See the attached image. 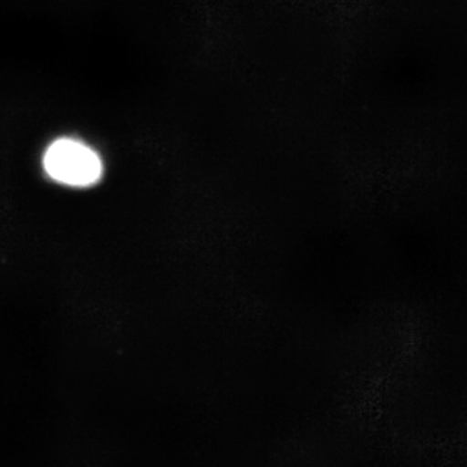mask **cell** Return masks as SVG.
I'll return each mask as SVG.
<instances>
[{
  "instance_id": "obj_1",
  "label": "cell",
  "mask_w": 467,
  "mask_h": 467,
  "mask_svg": "<svg viewBox=\"0 0 467 467\" xmlns=\"http://www.w3.org/2000/svg\"><path fill=\"white\" fill-rule=\"evenodd\" d=\"M43 164L52 180L70 187H90L99 182L104 173L99 155L73 139H59L50 144Z\"/></svg>"
}]
</instances>
